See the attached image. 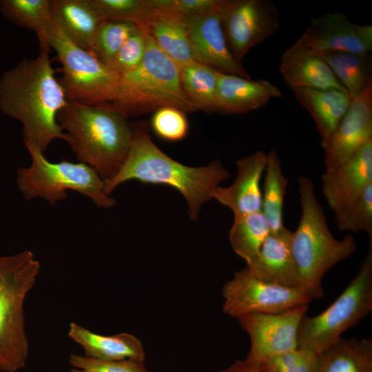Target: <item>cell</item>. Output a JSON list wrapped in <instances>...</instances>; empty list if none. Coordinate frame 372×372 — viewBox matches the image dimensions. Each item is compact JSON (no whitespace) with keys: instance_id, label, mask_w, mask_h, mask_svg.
Wrapping results in <instances>:
<instances>
[{"instance_id":"obj_15","label":"cell","mask_w":372,"mask_h":372,"mask_svg":"<svg viewBox=\"0 0 372 372\" xmlns=\"http://www.w3.org/2000/svg\"><path fill=\"white\" fill-rule=\"evenodd\" d=\"M372 140V82L356 97L324 149L325 169L334 168Z\"/></svg>"},{"instance_id":"obj_14","label":"cell","mask_w":372,"mask_h":372,"mask_svg":"<svg viewBox=\"0 0 372 372\" xmlns=\"http://www.w3.org/2000/svg\"><path fill=\"white\" fill-rule=\"evenodd\" d=\"M220 4L209 12L185 16L189 39L196 61L222 73L251 79L242 64L236 61L229 49L221 25Z\"/></svg>"},{"instance_id":"obj_38","label":"cell","mask_w":372,"mask_h":372,"mask_svg":"<svg viewBox=\"0 0 372 372\" xmlns=\"http://www.w3.org/2000/svg\"><path fill=\"white\" fill-rule=\"evenodd\" d=\"M155 6L184 16H194L217 8L222 0H150Z\"/></svg>"},{"instance_id":"obj_8","label":"cell","mask_w":372,"mask_h":372,"mask_svg":"<svg viewBox=\"0 0 372 372\" xmlns=\"http://www.w3.org/2000/svg\"><path fill=\"white\" fill-rule=\"evenodd\" d=\"M372 311V240L360 268L349 285L324 311L307 314L300 323L298 347L316 354L334 344L342 333L358 324Z\"/></svg>"},{"instance_id":"obj_30","label":"cell","mask_w":372,"mask_h":372,"mask_svg":"<svg viewBox=\"0 0 372 372\" xmlns=\"http://www.w3.org/2000/svg\"><path fill=\"white\" fill-rule=\"evenodd\" d=\"M270 233L262 211L234 216L229 231V241L234 252L248 264L258 255Z\"/></svg>"},{"instance_id":"obj_33","label":"cell","mask_w":372,"mask_h":372,"mask_svg":"<svg viewBox=\"0 0 372 372\" xmlns=\"http://www.w3.org/2000/svg\"><path fill=\"white\" fill-rule=\"evenodd\" d=\"M106 21L132 23L143 28L152 11L148 0H94Z\"/></svg>"},{"instance_id":"obj_28","label":"cell","mask_w":372,"mask_h":372,"mask_svg":"<svg viewBox=\"0 0 372 372\" xmlns=\"http://www.w3.org/2000/svg\"><path fill=\"white\" fill-rule=\"evenodd\" d=\"M317 54L329 65L351 99L359 95L372 82L369 55L342 51Z\"/></svg>"},{"instance_id":"obj_21","label":"cell","mask_w":372,"mask_h":372,"mask_svg":"<svg viewBox=\"0 0 372 372\" xmlns=\"http://www.w3.org/2000/svg\"><path fill=\"white\" fill-rule=\"evenodd\" d=\"M143 28L154 39L158 48L180 69L195 61L186 23L185 16L154 6Z\"/></svg>"},{"instance_id":"obj_36","label":"cell","mask_w":372,"mask_h":372,"mask_svg":"<svg viewBox=\"0 0 372 372\" xmlns=\"http://www.w3.org/2000/svg\"><path fill=\"white\" fill-rule=\"evenodd\" d=\"M147 35V32L138 27L121 47L110 67L119 75L137 68L145 54Z\"/></svg>"},{"instance_id":"obj_7","label":"cell","mask_w":372,"mask_h":372,"mask_svg":"<svg viewBox=\"0 0 372 372\" xmlns=\"http://www.w3.org/2000/svg\"><path fill=\"white\" fill-rule=\"evenodd\" d=\"M31 165L19 167L17 173L19 190L27 200L41 198L51 205L65 199L67 191H76L88 197L99 207H113L116 200L104 192V180L90 166L82 163L49 161L43 153L25 144Z\"/></svg>"},{"instance_id":"obj_25","label":"cell","mask_w":372,"mask_h":372,"mask_svg":"<svg viewBox=\"0 0 372 372\" xmlns=\"http://www.w3.org/2000/svg\"><path fill=\"white\" fill-rule=\"evenodd\" d=\"M315 372H372V340L341 337L318 354Z\"/></svg>"},{"instance_id":"obj_18","label":"cell","mask_w":372,"mask_h":372,"mask_svg":"<svg viewBox=\"0 0 372 372\" xmlns=\"http://www.w3.org/2000/svg\"><path fill=\"white\" fill-rule=\"evenodd\" d=\"M292 231L269 233L256 257L247 267L259 280L286 287L300 288L298 269L291 252Z\"/></svg>"},{"instance_id":"obj_26","label":"cell","mask_w":372,"mask_h":372,"mask_svg":"<svg viewBox=\"0 0 372 372\" xmlns=\"http://www.w3.org/2000/svg\"><path fill=\"white\" fill-rule=\"evenodd\" d=\"M262 190V212L271 233H278L286 227L283 223V205L288 186L277 151L271 149L267 153V164Z\"/></svg>"},{"instance_id":"obj_20","label":"cell","mask_w":372,"mask_h":372,"mask_svg":"<svg viewBox=\"0 0 372 372\" xmlns=\"http://www.w3.org/2000/svg\"><path fill=\"white\" fill-rule=\"evenodd\" d=\"M279 70L285 82L291 88L346 91L326 62L317 53L297 41L282 53Z\"/></svg>"},{"instance_id":"obj_32","label":"cell","mask_w":372,"mask_h":372,"mask_svg":"<svg viewBox=\"0 0 372 372\" xmlns=\"http://www.w3.org/2000/svg\"><path fill=\"white\" fill-rule=\"evenodd\" d=\"M334 217L339 230L363 231L372 240V183L345 211Z\"/></svg>"},{"instance_id":"obj_12","label":"cell","mask_w":372,"mask_h":372,"mask_svg":"<svg viewBox=\"0 0 372 372\" xmlns=\"http://www.w3.org/2000/svg\"><path fill=\"white\" fill-rule=\"evenodd\" d=\"M308 308V305H301L277 313H251L238 317L240 327L251 341L246 359L261 364L297 348L298 327Z\"/></svg>"},{"instance_id":"obj_11","label":"cell","mask_w":372,"mask_h":372,"mask_svg":"<svg viewBox=\"0 0 372 372\" xmlns=\"http://www.w3.org/2000/svg\"><path fill=\"white\" fill-rule=\"evenodd\" d=\"M219 12L227 45L240 63L280 26V13L271 0H222Z\"/></svg>"},{"instance_id":"obj_16","label":"cell","mask_w":372,"mask_h":372,"mask_svg":"<svg viewBox=\"0 0 372 372\" xmlns=\"http://www.w3.org/2000/svg\"><path fill=\"white\" fill-rule=\"evenodd\" d=\"M321 183L322 194L334 216L345 211L372 183V140L340 165L326 169Z\"/></svg>"},{"instance_id":"obj_19","label":"cell","mask_w":372,"mask_h":372,"mask_svg":"<svg viewBox=\"0 0 372 372\" xmlns=\"http://www.w3.org/2000/svg\"><path fill=\"white\" fill-rule=\"evenodd\" d=\"M282 97L280 89L265 79L252 80L219 72L216 101L218 112L244 114Z\"/></svg>"},{"instance_id":"obj_2","label":"cell","mask_w":372,"mask_h":372,"mask_svg":"<svg viewBox=\"0 0 372 372\" xmlns=\"http://www.w3.org/2000/svg\"><path fill=\"white\" fill-rule=\"evenodd\" d=\"M132 130L125 161L113 178L104 180L105 193L110 195L121 183L132 180L168 185L185 198L190 218L198 219L202 205L212 198L215 189L228 178V171L218 160L204 167L185 165L168 156L153 143L145 125L138 124Z\"/></svg>"},{"instance_id":"obj_3","label":"cell","mask_w":372,"mask_h":372,"mask_svg":"<svg viewBox=\"0 0 372 372\" xmlns=\"http://www.w3.org/2000/svg\"><path fill=\"white\" fill-rule=\"evenodd\" d=\"M66 141L80 163L103 180L113 178L129 152L132 127L127 116L109 103L89 105L68 101L57 116Z\"/></svg>"},{"instance_id":"obj_34","label":"cell","mask_w":372,"mask_h":372,"mask_svg":"<svg viewBox=\"0 0 372 372\" xmlns=\"http://www.w3.org/2000/svg\"><path fill=\"white\" fill-rule=\"evenodd\" d=\"M151 125L154 133L167 141L183 140L188 132V122L185 112L175 107H163L156 110Z\"/></svg>"},{"instance_id":"obj_31","label":"cell","mask_w":372,"mask_h":372,"mask_svg":"<svg viewBox=\"0 0 372 372\" xmlns=\"http://www.w3.org/2000/svg\"><path fill=\"white\" fill-rule=\"evenodd\" d=\"M138 28L132 23L105 21L97 32L91 53L110 67L121 47Z\"/></svg>"},{"instance_id":"obj_23","label":"cell","mask_w":372,"mask_h":372,"mask_svg":"<svg viewBox=\"0 0 372 372\" xmlns=\"http://www.w3.org/2000/svg\"><path fill=\"white\" fill-rule=\"evenodd\" d=\"M51 9L67 37L91 52L97 32L106 21L94 0H52Z\"/></svg>"},{"instance_id":"obj_6","label":"cell","mask_w":372,"mask_h":372,"mask_svg":"<svg viewBox=\"0 0 372 372\" xmlns=\"http://www.w3.org/2000/svg\"><path fill=\"white\" fill-rule=\"evenodd\" d=\"M40 263L30 250L0 256V371L17 372L25 366L29 342L24 302L35 285Z\"/></svg>"},{"instance_id":"obj_17","label":"cell","mask_w":372,"mask_h":372,"mask_svg":"<svg viewBox=\"0 0 372 372\" xmlns=\"http://www.w3.org/2000/svg\"><path fill=\"white\" fill-rule=\"evenodd\" d=\"M267 164V153L257 151L236 161L237 173L233 183L218 186L211 198L228 207L234 216L246 215L262 209L260 180Z\"/></svg>"},{"instance_id":"obj_10","label":"cell","mask_w":372,"mask_h":372,"mask_svg":"<svg viewBox=\"0 0 372 372\" xmlns=\"http://www.w3.org/2000/svg\"><path fill=\"white\" fill-rule=\"evenodd\" d=\"M223 312L236 318L251 313H277L309 305L311 299L300 288L263 282L245 267L236 271L222 288Z\"/></svg>"},{"instance_id":"obj_9","label":"cell","mask_w":372,"mask_h":372,"mask_svg":"<svg viewBox=\"0 0 372 372\" xmlns=\"http://www.w3.org/2000/svg\"><path fill=\"white\" fill-rule=\"evenodd\" d=\"M48 44L61 65L59 81L68 101L89 105L110 102L120 76L118 73L70 40L54 19Z\"/></svg>"},{"instance_id":"obj_5","label":"cell","mask_w":372,"mask_h":372,"mask_svg":"<svg viewBox=\"0 0 372 372\" xmlns=\"http://www.w3.org/2000/svg\"><path fill=\"white\" fill-rule=\"evenodd\" d=\"M108 103L126 116L167 106L184 112L196 110L182 87L180 68L148 33L142 61L132 71L120 75Z\"/></svg>"},{"instance_id":"obj_4","label":"cell","mask_w":372,"mask_h":372,"mask_svg":"<svg viewBox=\"0 0 372 372\" xmlns=\"http://www.w3.org/2000/svg\"><path fill=\"white\" fill-rule=\"evenodd\" d=\"M298 185L301 216L296 229L292 231L291 249L299 274L300 289L311 300L318 299L324 296V276L339 262L350 257L357 245L351 235L340 240L333 236L313 180L302 176Z\"/></svg>"},{"instance_id":"obj_1","label":"cell","mask_w":372,"mask_h":372,"mask_svg":"<svg viewBox=\"0 0 372 372\" xmlns=\"http://www.w3.org/2000/svg\"><path fill=\"white\" fill-rule=\"evenodd\" d=\"M68 101L49 51L40 50L36 58L24 59L0 78V110L21 122L24 144L43 153L54 140L66 139L57 116Z\"/></svg>"},{"instance_id":"obj_22","label":"cell","mask_w":372,"mask_h":372,"mask_svg":"<svg viewBox=\"0 0 372 372\" xmlns=\"http://www.w3.org/2000/svg\"><path fill=\"white\" fill-rule=\"evenodd\" d=\"M296 99L311 114L323 149L345 115L351 98L344 90L337 89L291 88Z\"/></svg>"},{"instance_id":"obj_27","label":"cell","mask_w":372,"mask_h":372,"mask_svg":"<svg viewBox=\"0 0 372 372\" xmlns=\"http://www.w3.org/2000/svg\"><path fill=\"white\" fill-rule=\"evenodd\" d=\"M0 10L16 25L33 30L37 36L40 50L50 52L48 37L53 22L50 0H2Z\"/></svg>"},{"instance_id":"obj_13","label":"cell","mask_w":372,"mask_h":372,"mask_svg":"<svg viewBox=\"0 0 372 372\" xmlns=\"http://www.w3.org/2000/svg\"><path fill=\"white\" fill-rule=\"evenodd\" d=\"M296 41L316 53L342 51L369 55L372 26L355 24L342 12L328 13L312 19Z\"/></svg>"},{"instance_id":"obj_37","label":"cell","mask_w":372,"mask_h":372,"mask_svg":"<svg viewBox=\"0 0 372 372\" xmlns=\"http://www.w3.org/2000/svg\"><path fill=\"white\" fill-rule=\"evenodd\" d=\"M69 364L71 372H150L144 361L134 359L104 361L72 353Z\"/></svg>"},{"instance_id":"obj_29","label":"cell","mask_w":372,"mask_h":372,"mask_svg":"<svg viewBox=\"0 0 372 372\" xmlns=\"http://www.w3.org/2000/svg\"><path fill=\"white\" fill-rule=\"evenodd\" d=\"M219 72L196 61L180 69L182 87L196 110L218 112L216 92Z\"/></svg>"},{"instance_id":"obj_39","label":"cell","mask_w":372,"mask_h":372,"mask_svg":"<svg viewBox=\"0 0 372 372\" xmlns=\"http://www.w3.org/2000/svg\"><path fill=\"white\" fill-rule=\"evenodd\" d=\"M218 372H267L262 366L258 364L245 360H237L231 364L227 369L220 370Z\"/></svg>"},{"instance_id":"obj_24","label":"cell","mask_w":372,"mask_h":372,"mask_svg":"<svg viewBox=\"0 0 372 372\" xmlns=\"http://www.w3.org/2000/svg\"><path fill=\"white\" fill-rule=\"evenodd\" d=\"M68 335L82 347L84 355L90 358L104 361L145 360L142 342L131 333L103 335L72 322L69 325Z\"/></svg>"},{"instance_id":"obj_35","label":"cell","mask_w":372,"mask_h":372,"mask_svg":"<svg viewBox=\"0 0 372 372\" xmlns=\"http://www.w3.org/2000/svg\"><path fill=\"white\" fill-rule=\"evenodd\" d=\"M318 354L297 347L258 364L267 372H315Z\"/></svg>"}]
</instances>
